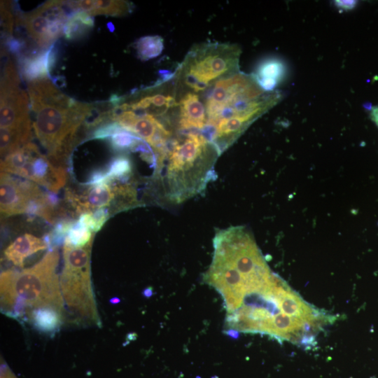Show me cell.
<instances>
[{
    "label": "cell",
    "mask_w": 378,
    "mask_h": 378,
    "mask_svg": "<svg viewBox=\"0 0 378 378\" xmlns=\"http://www.w3.org/2000/svg\"><path fill=\"white\" fill-rule=\"evenodd\" d=\"M206 113L202 134L222 154L258 118L282 99L279 90L262 89L253 74L240 71L197 92Z\"/></svg>",
    "instance_id": "cell-1"
},
{
    "label": "cell",
    "mask_w": 378,
    "mask_h": 378,
    "mask_svg": "<svg viewBox=\"0 0 378 378\" xmlns=\"http://www.w3.org/2000/svg\"><path fill=\"white\" fill-rule=\"evenodd\" d=\"M33 128L50 162L63 167L81 124L92 114L95 105L80 102L59 91L48 80L27 83Z\"/></svg>",
    "instance_id": "cell-2"
},
{
    "label": "cell",
    "mask_w": 378,
    "mask_h": 378,
    "mask_svg": "<svg viewBox=\"0 0 378 378\" xmlns=\"http://www.w3.org/2000/svg\"><path fill=\"white\" fill-rule=\"evenodd\" d=\"M59 261V251L54 248L31 267L1 272L2 312L14 318H21L29 310L40 307H50L63 314L64 302L57 273Z\"/></svg>",
    "instance_id": "cell-3"
},
{
    "label": "cell",
    "mask_w": 378,
    "mask_h": 378,
    "mask_svg": "<svg viewBox=\"0 0 378 378\" xmlns=\"http://www.w3.org/2000/svg\"><path fill=\"white\" fill-rule=\"evenodd\" d=\"M220 155L202 134H178L171 141L160 167L165 166L168 199L182 202L199 194L215 177L214 165Z\"/></svg>",
    "instance_id": "cell-4"
},
{
    "label": "cell",
    "mask_w": 378,
    "mask_h": 378,
    "mask_svg": "<svg viewBox=\"0 0 378 378\" xmlns=\"http://www.w3.org/2000/svg\"><path fill=\"white\" fill-rule=\"evenodd\" d=\"M240 48L236 44L204 43L188 52L174 73L176 85L199 92L216 81L239 71Z\"/></svg>",
    "instance_id": "cell-5"
},
{
    "label": "cell",
    "mask_w": 378,
    "mask_h": 378,
    "mask_svg": "<svg viewBox=\"0 0 378 378\" xmlns=\"http://www.w3.org/2000/svg\"><path fill=\"white\" fill-rule=\"evenodd\" d=\"M92 244L80 248L64 244L59 284L64 305L76 320L101 327L91 280Z\"/></svg>",
    "instance_id": "cell-6"
},
{
    "label": "cell",
    "mask_w": 378,
    "mask_h": 378,
    "mask_svg": "<svg viewBox=\"0 0 378 378\" xmlns=\"http://www.w3.org/2000/svg\"><path fill=\"white\" fill-rule=\"evenodd\" d=\"M1 172L31 181L52 192L62 188L66 178L64 168L53 164L32 142L3 158Z\"/></svg>",
    "instance_id": "cell-7"
},
{
    "label": "cell",
    "mask_w": 378,
    "mask_h": 378,
    "mask_svg": "<svg viewBox=\"0 0 378 378\" xmlns=\"http://www.w3.org/2000/svg\"><path fill=\"white\" fill-rule=\"evenodd\" d=\"M29 99L20 87L18 74L10 59L5 64L1 82V129L25 143L31 141Z\"/></svg>",
    "instance_id": "cell-8"
},
{
    "label": "cell",
    "mask_w": 378,
    "mask_h": 378,
    "mask_svg": "<svg viewBox=\"0 0 378 378\" xmlns=\"http://www.w3.org/2000/svg\"><path fill=\"white\" fill-rule=\"evenodd\" d=\"M64 1H48L35 10L16 18L42 50L48 49L63 34L68 20Z\"/></svg>",
    "instance_id": "cell-9"
},
{
    "label": "cell",
    "mask_w": 378,
    "mask_h": 378,
    "mask_svg": "<svg viewBox=\"0 0 378 378\" xmlns=\"http://www.w3.org/2000/svg\"><path fill=\"white\" fill-rule=\"evenodd\" d=\"M132 195V188L127 183H100L90 186L81 195L72 192L66 193L67 200L78 214L92 213L98 209L116 205L117 211L130 207Z\"/></svg>",
    "instance_id": "cell-10"
},
{
    "label": "cell",
    "mask_w": 378,
    "mask_h": 378,
    "mask_svg": "<svg viewBox=\"0 0 378 378\" xmlns=\"http://www.w3.org/2000/svg\"><path fill=\"white\" fill-rule=\"evenodd\" d=\"M44 195L31 181L1 172L0 210L4 216L27 214L31 204Z\"/></svg>",
    "instance_id": "cell-11"
},
{
    "label": "cell",
    "mask_w": 378,
    "mask_h": 378,
    "mask_svg": "<svg viewBox=\"0 0 378 378\" xmlns=\"http://www.w3.org/2000/svg\"><path fill=\"white\" fill-rule=\"evenodd\" d=\"M18 58L20 74L27 83L46 79L57 61V48L53 44L48 49Z\"/></svg>",
    "instance_id": "cell-12"
},
{
    "label": "cell",
    "mask_w": 378,
    "mask_h": 378,
    "mask_svg": "<svg viewBox=\"0 0 378 378\" xmlns=\"http://www.w3.org/2000/svg\"><path fill=\"white\" fill-rule=\"evenodd\" d=\"M48 247L43 239L31 234L17 237L4 250L6 258L14 265L22 268L27 258Z\"/></svg>",
    "instance_id": "cell-13"
},
{
    "label": "cell",
    "mask_w": 378,
    "mask_h": 378,
    "mask_svg": "<svg viewBox=\"0 0 378 378\" xmlns=\"http://www.w3.org/2000/svg\"><path fill=\"white\" fill-rule=\"evenodd\" d=\"M27 314L34 328L44 333L53 334L59 330L63 321V314L50 307L32 309Z\"/></svg>",
    "instance_id": "cell-14"
},
{
    "label": "cell",
    "mask_w": 378,
    "mask_h": 378,
    "mask_svg": "<svg viewBox=\"0 0 378 378\" xmlns=\"http://www.w3.org/2000/svg\"><path fill=\"white\" fill-rule=\"evenodd\" d=\"M94 26L92 16L83 11L71 14L64 29V37L68 41H78L86 36Z\"/></svg>",
    "instance_id": "cell-15"
},
{
    "label": "cell",
    "mask_w": 378,
    "mask_h": 378,
    "mask_svg": "<svg viewBox=\"0 0 378 378\" xmlns=\"http://www.w3.org/2000/svg\"><path fill=\"white\" fill-rule=\"evenodd\" d=\"M284 71L283 65L279 61L270 59L263 62L253 74L262 89L272 92L276 90L274 88Z\"/></svg>",
    "instance_id": "cell-16"
},
{
    "label": "cell",
    "mask_w": 378,
    "mask_h": 378,
    "mask_svg": "<svg viewBox=\"0 0 378 378\" xmlns=\"http://www.w3.org/2000/svg\"><path fill=\"white\" fill-rule=\"evenodd\" d=\"M105 170V183H113L115 181L127 183L132 176V163L125 155L115 157Z\"/></svg>",
    "instance_id": "cell-17"
},
{
    "label": "cell",
    "mask_w": 378,
    "mask_h": 378,
    "mask_svg": "<svg viewBox=\"0 0 378 378\" xmlns=\"http://www.w3.org/2000/svg\"><path fill=\"white\" fill-rule=\"evenodd\" d=\"M134 48L139 59H151L161 54L164 48L163 39L160 36H143L136 41Z\"/></svg>",
    "instance_id": "cell-18"
},
{
    "label": "cell",
    "mask_w": 378,
    "mask_h": 378,
    "mask_svg": "<svg viewBox=\"0 0 378 378\" xmlns=\"http://www.w3.org/2000/svg\"><path fill=\"white\" fill-rule=\"evenodd\" d=\"M132 10V4L125 1H94V7L90 15L120 17L131 13Z\"/></svg>",
    "instance_id": "cell-19"
},
{
    "label": "cell",
    "mask_w": 378,
    "mask_h": 378,
    "mask_svg": "<svg viewBox=\"0 0 378 378\" xmlns=\"http://www.w3.org/2000/svg\"><path fill=\"white\" fill-rule=\"evenodd\" d=\"M92 241V231L76 220L66 235L64 244L74 247H83Z\"/></svg>",
    "instance_id": "cell-20"
},
{
    "label": "cell",
    "mask_w": 378,
    "mask_h": 378,
    "mask_svg": "<svg viewBox=\"0 0 378 378\" xmlns=\"http://www.w3.org/2000/svg\"><path fill=\"white\" fill-rule=\"evenodd\" d=\"M121 130L124 129L118 122H107L94 129L91 137L97 139H109L113 134Z\"/></svg>",
    "instance_id": "cell-21"
},
{
    "label": "cell",
    "mask_w": 378,
    "mask_h": 378,
    "mask_svg": "<svg viewBox=\"0 0 378 378\" xmlns=\"http://www.w3.org/2000/svg\"><path fill=\"white\" fill-rule=\"evenodd\" d=\"M94 220V232H98L106 222L110 216L109 209L103 208L92 213Z\"/></svg>",
    "instance_id": "cell-22"
},
{
    "label": "cell",
    "mask_w": 378,
    "mask_h": 378,
    "mask_svg": "<svg viewBox=\"0 0 378 378\" xmlns=\"http://www.w3.org/2000/svg\"><path fill=\"white\" fill-rule=\"evenodd\" d=\"M1 378H17L6 364H1Z\"/></svg>",
    "instance_id": "cell-23"
},
{
    "label": "cell",
    "mask_w": 378,
    "mask_h": 378,
    "mask_svg": "<svg viewBox=\"0 0 378 378\" xmlns=\"http://www.w3.org/2000/svg\"><path fill=\"white\" fill-rule=\"evenodd\" d=\"M223 333L234 340H237L239 337V331L233 328L224 330Z\"/></svg>",
    "instance_id": "cell-24"
},
{
    "label": "cell",
    "mask_w": 378,
    "mask_h": 378,
    "mask_svg": "<svg viewBox=\"0 0 378 378\" xmlns=\"http://www.w3.org/2000/svg\"><path fill=\"white\" fill-rule=\"evenodd\" d=\"M370 115L372 119L374 121V122L378 126V106H375L372 108L370 112Z\"/></svg>",
    "instance_id": "cell-25"
},
{
    "label": "cell",
    "mask_w": 378,
    "mask_h": 378,
    "mask_svg": "<svg viewBox=\"0 0 378 378\" xmlns=\"http://www.w3.org/2000/svg\"><path fill=\"white\" fill-rule=\"evenodd\" d=\"M153 289L151 287H147L142 292V295H144V297L147 298H150L153 295Z\"/></svg>",
    "instance_id": "cell-26"
},
{
    "label": "cell",
    "mask_w": 378,
    "mask_h": 378,
    "mask_svg": "<svg viewBox=\"0 0 378 378\" xmlns=\"http://www.w3.org/2000/svg\"><path fill=\"white\" fill-rule=\"evenodd\" d=\"M120 302V300L116 297L113 298L110 300V302L112 304H117V303H119Z\"/></svg>",
    "instance_id": "cell-27"
}]
</instances>
